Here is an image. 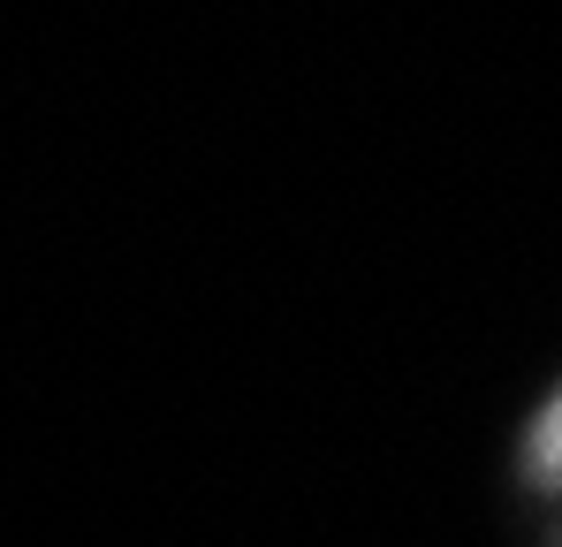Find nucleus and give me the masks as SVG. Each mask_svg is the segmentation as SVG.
I'll return each mask as SVG.
<instances>
[{
	"label": "nucleus",
	"mask_w": 562,
	"mask_h": 547,
	"mask_svg": "<svg viewBox=\"0 0 562 547\" xmlns=\"http://www.w3.org/2000/svg\"><path fill=\"white\" fill-rule=\"evenodd\" d=\"M540 456H548V464H562V411L548 418V434H540Z\"/></svg>",
	"instance_id": "nucleus-1"
}]
</instances>
